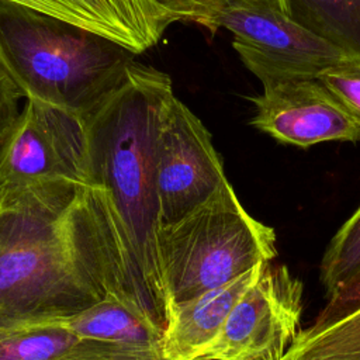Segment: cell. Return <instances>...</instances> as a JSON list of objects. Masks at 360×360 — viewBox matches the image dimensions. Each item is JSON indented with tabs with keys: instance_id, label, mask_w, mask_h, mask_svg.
<instances>
[{
	"instance_id": "1",
	"label": "cell",
	"mask_w": 360,
	"mask_h": 360,
	"mask_svg": "<svg viewBox=\"0 0 360 360\" xmlns=\"http://www.w3.org/2000/svg\"><path fill=\"white\" fill-rule=\"evenodd\" d=\"M110 292L165 329L101 184L58 179L0 188V332L65 322Z\"/></svg>"
},
{
	"instance_id": "2",
	"label": "cell",
	"mask_w": 360,
	"mask_h": 360,
	"mask_svg": "<svg viewBox=\"0 0 360 360\" xmlns=\"http://www.w3.org/2000/svg\"><path fill=\"white\" fill-rule=\"evenodd\" d=\"M176 98L167 73L134 60L118 87L86 120L93 179L101 184L122 225L141 283L165 328L158 232V142Z\"/></svg>"
},
{
	"instance_id": "3",
	"label": "cell",
	"mask_w": 360,
	"mask_h": 360,
	"mask_svg": "<svg viewBox=\"0 0 360 360\" xmlns=\"http://www.w3.org/2000/svg\"><path fill=\"white\" fill-rule=\"evenodd\" d=\"M135 55L104 35L0 0V68L25 98L87 120L122 82Z\"/></svg>"
},
{
	"instance_id": "4",
	"label": "cell",
	"mask_w": 360,
	"mask_h": 360,
	"mask_svg": "<svg viewBox=\"0 0 360 360\" xmlns=\"http://www.w3.org/2000/svg\"><path fill=\"white\" fill-rule=\"evenodd\" d=\"M276 256V233L242 207L231 183L158 232V260L169 308L221 287Z\"/></svg>"
},
{
	"instance_id": "5",
	"label": "cell",
	"mask_w": 360,
	"mask_h": 360,
	"mask_svg": "<svg viewBox=\"0 0 360 360\" xmlns=\"http://www.w3.org/2000/svg\"><path fill=\"white\" fill-rule=\"evenodd\" d=\"M205 27L228 30L243 65L262 83L318 77L353 58L292 21L278 0H229Z\"/></svg>"
},
{
	"instance_id": "6",
	"label": "cell",
	"mask_w": 360,
	"mask_h": 360,
	"mask_svg": "<svg viewBox=\"0 0 360 360\" xmlns=\"http://www.w3.org/2000/svg\"><path fill=\"white\" fill-rule=\"evenodd\" d=\"M302 284L266 263L200 360H281L298 335Z\"/></svg>"
},
{
	"instance_id": "7",
	"label": "cell",
	"mask_w": 360,
	"mask_h": 360,
	"mask_svg": "<svg viewBox=\"0 0 360 360\" xmlns=\"http://www.w3.org/2000/svg\"><path fill=\"white\" fill-rule=\"evenodd\" d=\"M58 179L94 180L87 122L60 107L27 98L14 128L0 145V188Z\"/></svg>"
},
{
	"instance_id": "8",
	"label": "cell",
	"mask_w": 360,
	"mask_h": 360,
	"mask_svg": "<svg viewBox=\"0 0 360 360\" xmlns=\"http://www.w3.org/2000/svg\"><path fill=\"white\" fill-rule=\"evenodd\" d=\"M226 181L211 134L176 97L162 128L156 153L160 226L186 217Z\"/></svg>"
},
{
	"instance_id": "9",
	"label": "cell",
	"mask_w": 360,
	"mask_h": 360,
	"mask_svg": "<svg viewBox=\"0 0 360 360\" xmlns=\"http://www.w3.org/2000/svg\"><path fill=\"white\" fill-rule=\"evenodd\" d=\"M250 124L281 143L309 148L328 141H360V125L318 77L262 83Z\"/></svg>"
},
{
	"instance_id": "10",
	"label": "cell",
	"mask_w": 360,
	"mask_h": 360,
	"mask_svg": "<svg viewBox=\"0 0 360 360\" xmlns=\"http://www.w3.org/2000/svg\"><path fill=\"white\" fill-rule=\"evenodd\" d=\"M104 35L134 53L155 46L179 21L156 0H4Z\"/></svg>"
},
{
	"instance_id": "11",
	"label": "cell",
	"mask_w": 360,
	"mask_h": 360,
	"mask_svg": "<svg viewBox=\"0 0 360 360\" xmlns=\"http://www.w3.org/2000/svg\"><path fill=\"white\" fill-rule=\"evenodd\" d=\"M259 264L238 278L169 308L162 339L166 360H200L222 329L231 309L259 276Z\"/></svg>"
},
{
	"instance_id": "12",
	"label": "cell",
	"mask_w": 360,
	"mask_h": 360,
	"mask_svg": "<svg viewBox=\"0 0 360 360\" xmlns=\"http://www.w3.org/2000/svg\"><path fill=\"white\" fill-rule=\"evenodd\" d=\"M65 322L82 339L162 352L165 329L135 304L114 292Z\"/></svg>"
},
{
	"instance_id": "13",
	"label": "cell",
	"mask_w": 360,
	"mask_h": 360,
	"mask_svg": "<svg viewBox=\"0 0 360 360\" xmlns=\"http://www.w3.org/2000/svg\"><path fill=\"white\" fill-rule=\"evenodd\" d=\"M285 14L309 32L360 58V0H278Z\"/></svg>"
},
{
	"instance_id": "14",
	"label": "cell",
	"mask_w": 360,
	"mask_h": 360,
	"mask_svg": "<svg viewBox=\"0 0 360 360\" xmlns=\"http://www.w3.org/2000/svg\"><path fill=\"white\" fill-rule=\"evenodd\" d=\"M281 360H360V307L329 325L300 330Z\"/></svg>"
},
{
	"instance_id": "15",
	"label": "cell",
	"mask_w": 360,
	"mask_h": 360,
	"mask_svg": "<svg viewBox=\"0 0 360 360\" xmlns=\"http://www.w3.org/2000/svg\"><path fill=\"white\" fill-rule=\"evenodd\" d=\"M66 322H44L0 332V360H60L79 345Z\"/></svg>"
},
{
	"instance_id": "16",
	"label": "cell",
	"mask_w": 360,
	"mask_h": 360,
	"mask_svg": "<svg viewBox=\"0 0 360 360\" xmlns=\"http://www.w3.org/2000/svg\"><path fill=\"white\" fill-rule=\"evenodd\" d=\"M360 273V207L330 239L321 262V281L328 295Z\"/></svg>"
},
{
	"instance_id": "17",
	"label": "cell",
	"mask_w": 360,
	"mask_h": 360,
	"mask_svg": "<svg viewBox=\"0 0 360 360\" xmlns=\"http://www.w3.org/2000/svg\"><path fill=\"white\" fill-rule=\"evenodd\" d=\"M318 79L360 125V58H352L333 66L321 73Z\"/></svg>"
},
{
	"instance_id": "18",
	"label": "cell",
	"mask_w": 360,
	"mask_h": 360,
	"mask_svg": "<svg viewBox=\"0 0 360 360\" xmlns=\"http://www.w3.org/2000/svg\"><path fill=\"white\" fill-rule=\"evenodd\" d=\"M328 297L329 301L318 314L311 326L318 328L329 325L360 307V273L338 287Z\"/></svg>"
},
{
	"instance_id": "19",
	"label": "cell",
	"mask_w": 360,
	"mask_h": 360,
	"mask_svg": "<svg viewBox=\"0 0 360 360\" xmlns=\"http://www.w3.org/2000/svg\"><path fill=\"white\" fill-rule=\"evenodd\" d=\"M179 21H191L207 25L229 0H156Z\"/></svg>"
},
{
	"instance_id": "20",
	"label": "cell",
	"mask_w": 360,
	"mask_h": 360,
	"mask_svg": "<svg viewBox=\"0 0 360 360\" xmlns=\"http://www.w3.org/2000/svg\"><path fill=\"white\" fill-rule=\"evenodd\" d=\"M21 97L18 87L0 68V145L7 139L20 117L18 100Z\"/></svg>"
}]
</instances>
